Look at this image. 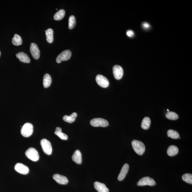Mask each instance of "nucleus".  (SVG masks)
<instances>
[{
  "label": "nucleus",
  "instance_id": "obj_16",
  "mask_svg": "<svg viewBox=\"0 0 192 192\" xmlns=\"http://www.w3.org/2000/svg\"><path fill=\"white\" fill-rule=\"evenodd\" d=\"M73 161L78 164H81L82 163V155L81 152L79 150H76L73 154L72 157Z\"/></svg>",
  "mask_w": 192,
  "mask_h": 192
},
{
  "label": "nucleus",
  "instance_id": "obj_12",
  "mask_svg": "<svg viewBox=\"0 0 192 192\" xmlns=\"http://www.w3.org/2000/svg\"><path fill=\"white\" fill-rule=\"evenodd\" d=\"M54 179L59 184L66 185L68 183V180L67 177L59 174H55L53 177Z\"/></svg>",
  "mask_w": 192,
  "mask_h": 192
},
{
  "label": "nucleus",
  "instance_id": "obj_22",
  "mask_svg": "<svg viewBox=\"0 0 192 192\" xmlns=\"http://www.w3.org/2000/svg\"><path fill=\"white\" fill-rule=\"evenodd\" d=\"M151 124V120L149 117H145L141 123V127L144 130H147L150 127Z\"/></svg>",
  "mask_w": 192,
  "mask_h": 192
},
{
  "label": "nucleus",
  "instance_id": "obj_4",
  "mask_svg": "<svg viewBox=\"0 0 192 192\" xmlns=\"http://www.w3.org/2000/svg\"><path fill=\"white\" fill-rule=\"evenodd\" d=\"M41 145L44 153L47 155H51L52 148L51 143L47 139H43L41 141Z\"/></svg>",
  "mask_w": 192,
  "mask_h": 192
},
{
  "label": "nucleus",
  "instance_id": "obj_30",
  "mask_svg": "<svg viewBox=\"0 0 192 192\" xmlns=\"http://www.w3.org/2000/svg\"><path fill=\"white\" fill-rule=\"evenodd\" d=\"M143 27H144L145 29H148V28L150 27L149 25L147 23H143Z\"/></svg>",
  "mask_w": 192,
  "mask_h": 192
},
{
  "label": "nucleus",
  "instance_id": "obj_21",
  "mask_svg": "<svg viewBox=\"0 0 192 192\" xmlns=\"http://www.w3.org/2000/svg\"><path fill=\"white\" fill-rule=\"evenodd\" d=\"M54 133L62 140H68V136H67L66 134L63 133L62 132V129L60 127H57L56 128V131L54 132Z\"/></svg>",
  "mask_w": 192,
  "mask_h": 192
},
{
  "label": "nucleus",
  "instance_id": "obj_15",
  "mask_svg": "<svg viewBox=\"0 0 192 192\" xmlns=\"http://www.w3.org/2000/svg\"><path fill=\"white\" fill-rule=\"evenodd\" d=\"M16 58H18L21 62L25 63H30V60L27 54L22 52H19L16 55Z\"/></svg>",
  "mask_w": 192,
  "mask_h": 192
},
{
  "label": "nucleus",
  "instance_id": "obj_17",
  "mask_svg": "<svg viewBox=\"0 0 192 192\" xmlns=\"http://www.w3.org/2000/svg\"><path fill=\"white\" fill-rule=\"evenodd\" d=\"M46 40L48 43L51 44L54 41V31L51 29L49 28L45 31Z\"/></svg>",
  "mask_w": 192,
  "mask_h": 192
},
{
  "label": "nucleus",
  "instance_id": "obj_7",
  "mask_svg": "<svg viewBox=\"0 0 192 192\" xmlns=\"http://www.w3.org/2000/svg\"><path fill=\"white\" fill-rule=\"evenodd\" d=\"M96 81L99 86L101 87L106 88L109 86V82L108 80L102 75H99L96 76Z\"/></svg>",
  "mask_w": 192,
  "mask_h": 192
},
{
  "label": "nucleus",
  "instance_id": "obj_29",
  "mask_svg": "<svg viewBox=\"0 0 192 192\" xmlns=\"http://www.w3.org/2000/svg\"><path fill=\"white\" fill-rule=\"evenodd\" d=\"M126 34L128 37H132L134 35V31L132 30H128Z\"/></svg>",
  "mask_w": 192,
  "mask_h": 192
},
{
  "label": "nucleus",
  "instance_id": "obj_6",
  "mask_svg": "<svg viewBox=\"0 0 192 192\" xmlns=\"http://www.w3.org/2000/svg\"><path fill=\"white\" fill-rule=\"evenodd\" d=\"M72 53L70 50H66L61 52L56 58L57 63H60L62 61H66L69 60L71 58Z\"/></svg>",
  "mask_w": 192,
  "mask_h": 192
},
{
  "label": "nucleus",
  "instance_id": "obj_11",
  "mask_svg": "<svg viewBox=\"0 0 192 192\" xmlns=\"http://www.w3.org/2000/svg\"><path fill=\"white\" fill-rule=\"evenodd\" d=\"M30 51L32 56L36 60H38L40 56V51L36 44L32 43L30 45Z\"/></svg>",
  "mask_w": 192,
  "mask_h": 192
},
{
  "label": "nucleus",
  "instance_id": "obj_9",
  "mask_svg": "<svg viewBox=\"0 0 192 192\" xmlns=\"http://www.w3.org/2000/svg\"><path fill=\"white\" fill-rule=\"evenodd\" d=\"M113 72L115 79L117 80H119L123 76V69L119 65H116L113 67Z\"/></svg>",
  "mask_w": 192,
  "mask_h": 192
},
{
  "label": "nucleus",
  "instance_id": "obj_14",
  "mask_svg": "<svg viewBox=\"0 0 192 192\" xmlns=\"http://www.w3.org/2000/svg\"><path fill=\"white\" fill-rule=\"evenodd\" d=\"M129 168V166L128 164H124L120 173L119 176H118V180L121 181L124 180V179L125 178L126 175L127 174Z\"/></svg>",
  "mask_w": 192,
  "mask_h": 192
},
{
  "label": "nucleus",
  "instance_id": "obj_27",
  "mask_svg": "<svg viewBox=\"0 0 192 192\" xmlns=\"http://www.w3.org/2000/svg\"><path fill=\"white\" fill-rule=\"evenodd\" d=\"M166 116L168 119L170 120H176L179 118L178 115L176 113L172 111L168 112L166 114Z\"/></svg>",
  "mask_w": 192,
  "mask_h": 192
},
{
  "label": "nucleus",
  "instance_id": "obj_18",
  "mask_svg": "<svg viewBox=\"0 0 192 192\" xmlns=\"http://www.w3.org/2000/svg\"><path fill=\"white\" fill-rule=\"evenodd\" d=\"M52 79L51 76L48 74L46 73L44 75L43 78V86L44 88H47L51 84Z\"/></svg>",
  "mask_w": 192,
  "mask_h": 192
},
{
  "label": "nucleus",
  "instance_id": "obj_1",
  "mask_svg": "<svg viewBox=\"0 0 192 192\" xmlns=\"http://www.w3.org/2000/svg\"><path fill=\"white\" fill-rule=\"evenodd\" d=\"M132 145L135 152L139 155H142L145 151V145L140 141L134 140L132 141Z\"/></svg>",
  "mask_w": 192,
  "mask_h": 192
},
{
  "label": "nucleus",
  "instance_id": "obj_25",
  "mask_svg": "<svg viewBox=\"0 0 192 192\" xmlns=\"http://www.w3.org/2000/svg\"><path fill=\"white\" fill-rule=\"evenodd\" d=\"M168 137L172 139H176L180 138V135L178 132L176 131L173 130H169L167 132Z\"/></svg>",
  "mask_w": 192,
  "mask_h": 192
},
{
  "label": "nucleus",
  "instance_id": "obj_13",
  "mask_svg": "<svg viewBox=\"0 0 192 192\" xmlns=\"http://www.w3.org/2000/svg\"><path fill=\"white\" fill-rule=\"evenodd\" d=\"M94 185L95 188L98 192H109L108 188L104 183L96 181Z\"/></svg>",
  "mask_w": 192,
  "mask_h": 192
},
{
  "label": "nucleus",
  "instance_id": "obj_28",
  "mask_svg": "<svg viewBox=\"0 0 192 192\" xmlns=\"http://www.w3.org/2000/svg\"><path fill=\"white\" fill-rule=\"evenodd\" d=\"M183 180L188 183L192 184V175L189 173L183 174L182 176Z\"/></svg>",
  "mask_w": 192,
  "mask_h": 192
},
{
  "label": "nucleus",
  "instance_id": "obj_10",
  "mask_svg": "<svg viewBox=\"0 0 192 192\" xmlns=\"http://www.w3.org/2000/svg\"><path fill=\"white\" fill-rule=\"evenodd\" d=\"M14 169L17 172L24 175L27 174L29 171V168L22 163L16 164L15 166Z\"/></svg>",
  "mask_w": 192,
  "mask_h": 192
},
{
  "label": "nucleus",
  "instance_id": "obj_24",
  "mask_svg": "<svg viewBox=\"0 0 192 192\" xmlns=\"http://www.w3.org/2000/svg\"><path fill=\"white\" fill-rule=\"evenodd\" d=\"M65 15V10L64 9H61L54 15V19L57 21L60 20L64 17Z\"/></svg>",
  "mask_w": 192,
  "mask_h": 192
},
{
  "label": "nucleus",
  "instance_id": "obj_3",
  "mask_svg": "<svg viewBox=\"0 0 192 192\" xmlns=\"http://www.w3.org/2000/svg\"><path fill=\"white\" fill-rule=\"evenodd\" d=\"M33 132V126L30 123H26L24 124L21 130V134L25 138L30 136Z\"/></svg>",
  "mask_w": 192,
  "mask_h": 192
},
{
  "label": "nucleus",
  "instance_id": "obj_23",
  "mask_svg": "<svg viewBox=\"0 0 192 192\" xmlns=\"http://www.w3.org/2000/svg\"><path fill=\"white\" fill-rule=\"evenodd\" d=\"M12 43L14 45L16 46L21 45L22 44V38L18 34H15L12 39Z\"/></svg>",
  "mask_w": 192,
  "mask_h": 192
},
{
  "label": "nucleus",
  "instance_id": "obj_19",
  "mask_svg": "<svg viewBox=\"0 0 192 192\" xmlns=\"http://www.w3.org/2000/svg\"><path fill=\"white\" fill-rule=\"evenodd\" d=\"M77 114V113H73L69 116L65 115L63 118V120L69 123H72L75 121Z\"/></svg>",
  "mask_w": 192,
  "mask_h": 192
},
{
  "label": "nucleus",
  "instance_id": "obj_31",
  "mask_svg": "<svg viewBox=\"0 0 192 192\" xmlns=\"http://www.w3.org/2000/svg\"><path fill=\"white\" fill-rule=\"evenodd\" d=\"M167 111H168V112H169V110H168V109H167Z\"/></svg>",
  "mask_w": 192,
  "mask_h": 192
},
{
  "label": "nucleus",
  "instance_id": "obj_5",
  "mask_svg": "<svg viewBox=\"0 0 192 192\" xmlns=\"http://www.w3.org/2000/svg\"><path fill=\"white\" fill-rule=\"evenodd\" d=\"M91 125L94 127H106L109 125V122L103 118H94L90 121Z\"/></svg>",
  "mask_w": 192,
  "mask_h": 192
},
{
  "label": "nucleus",
  "instance_id": "obj_8",
  "mask_svg": "<svg viewBox=\"0 0 192 192\" xmlns=\"http://www.w3.org/2000/svg\"><path fill=\"white\" fill-rule=\"evenodd\" d=\"M137 184L140 186L145 185H149L153 186L156 184V183L154 179L149 177H145L141 179L138 181Z\"/></svg>",
  "mask_w": 192,
  "mask_h": 192
},
{
  "label": "nucleus",
  "instance_id": "obj_32",
  "mask_svg": "<svg viewBox=\"0 0 192 192\" xmlns=\"http://www.w3.org/2000/svg\"><path fill=\"white\" fill-rule=\"evenodd\" d=\"M1 51H0V56H1Z\"/></svg>",
  "mask_w": 192,
  "mask_h": 192
},
{
  "label": "nucleus",
  "instance_id": "obj_2",
  "mask_svg": "<svg viewBox=\"0 0 192 192\" xmlns=\"http://www.w3.org/2000/svg\"><path fill=\"white\" fill-rule=\"evenodd\" d=\"M26 157L32 161L37 162L39 160V155L38 152L34 148L30 147L25 152Z\"/></svg>",
  "mask_w": 192,
  "mask_h": 192
},
{
  "label": "nucleus",
  "instance_id": "obj_20",
  "mask_svg": "<svg viewBox=\"0 0 192 192\" xmlns=\"http://www.w3.org/2000/svg\"><path fill=\"white\" fill-rule=\"evenodd\" d=\"M179 152L178 148L174 145H170L169 147L167 153L168 155L170 156H174L178 154Z\"/></svg>",
  "mask_w": 192,
  "mask_h": 192
},
{
  "label": "nucleus",
  "instance_id": "obj_26",
  "mask_svg": "<svg viewBox=\"0 0 192 192\" xmlns=\"http://www.w3.org/2000/svg\"><path fill=\"white\" fill-rule=\"evenodd\" d=\"M76 24L75 17L74 16H71L69 17L68 22V28L72 30L75 27Z\"/></svg>",
  "mask_w": 192,
  "mask_h": 192
}]
</instances>
